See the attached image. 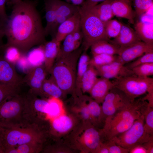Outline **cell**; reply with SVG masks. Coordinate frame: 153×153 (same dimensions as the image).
I'll use <instances>...</instances> for the list:
<instances>
[{
	"mask_svg": "<svg viewBox=\"0 0 153 153\" xmlns=\"http://www.w3.org/2000/svg\"><path fill=\"white\" fill-rule=\"evenodd\" d=\"M8 1V0H0V29H2L8 18L5 7Z\"/></svg>",
	"mask_w": 153,
	"mask_h": 153,
	"instance_id": "f6af8a7d",
	"label": "cell"
},
{
	"mask_svg": "<svg viewBox=\"0 0 153 153\" xmlns=\"http://www.w3.org/2000/svg\"><path fill=\"white\" fill-rule=\"evenodd\" d=\"M2 46H0V49H1Z\"/></svg>",
	"mask_w": 153,
	"mask_h": 153,
	"instance_id": "11a10c76",
	"label": "cell"
},
{
	"mask_svg": "<svg viewBox=\"0 0 153 153\" xmlns=\"http://www.w3.org/2000/svg\"><path fill=\"white\" fill-rule=\"evenodd\" d=\"M44 145L36 143L24 144L8 150L6 153H37L42 151Z\"/></svg>",
	"mask_w": 153,
	"mask_h": 153,
	"instance_id": "d6a6232c",
	"label": "cell"
},
{
	"mask_svg": "<svg viewBox=\"0 0 153 153\" xmlns=\"http://www.w3.org/2000/svg\"><path fill=\"white\" fill-rule=\"evenodd\" d=\"M14 64L7 60L3 54L0 55V84L21 86L23 78L17 72Z\"/></svg>",
	"mask_w": 153,
	"mask_h": 153,
	"instance_id": "5bb4252c",
	"label": "cell"
},
{
	"mask_svg": "<svg viewBox=\"0 0 153 153\" xmlns=\"http://www.w3.org/2000/svg\"><path fill=\"white\" fill-rule=\"evenodd\" d=\"M20 87L0 84V105L7 100L20 94Z\"/></svg>",
	"mask_w": 153,
	"mask_h": 153,
	"instance_id": "d590c367",
	"label": "cell"
},
{
	"mask_svg": "<svg viewBox=\"0 0 153 153\" xmlns=\"http://www.w3.org/2000/svg\"><path fill=\"white\" fill-rule=\"evenodd\" d=\"M114 87L123 92L131 101L153 88V78L135 75L114 79Z\"/></svg>",
	"mask_w": 153,
	"mask_h": 153,
	"instance_id": "ba28073f",
	"label": "cell"
},
{
	"mask_svg": "<svg viewBox=\"0 0 153 153\" xmlns=\"http://www.w3.org/2000/svg\"><path fill=\"white\" fill-rule=\"evenodd\" d=\"M45 10L46 24L44 30L46 36L50 35L56 17V9L52 0H45Z\"/></svg>",
	"mask_w": 153,
	"mask_h": 153,
	"instance_id": "1f68e13d",
	"label": "cell"
},
{
	"mask_svg": "<svg viewBox=\"0 0 153 153\" xmlns=\"http://www.w3.org/2000/svg\"><path fill=\"white\" fill-rule=\"evenodd\" d=\"M118 61V55L101 54L93 56L89 64L95 68Z\"/></svg>",
	"mask_w": 153,
	"mask_h": 153,
	"instance_id": "8d00e7d4",
	"label": "cell"
},
{
	"mask_svg": "<svg viewBox=\"0 0 153 153\" xmlns=\"http://www.w3.org/2000/svg\"><path fill=\"white\" fill-rule=\"evenodd\" d=\"M22 0H9L8 1V2L7 3H8V4L11 5H14L16 3H17L20 1H21Z\"/></svg>",
	"mask_w": 153,
	"mask_h": 153,
	"instance_id": "db71d44e",
	"label": "cell"
},
{
	"mask_svg": "<svg viewBox=\"0 0 153 153\" xmlns=\"http://www.w3.org/2000/svg\"><path fill=\"white\" fill-rule=\"evenodd\" d=\"M131 0L132 1L133 0Z\"/></svg>",
	"mask_w": 153,
	"mask_h": 153,
	"instance_id": "9f6ffc18",
	"label": "cell"
},
{
	"mask_svg": "<svg viewBox=\"0 0 153 153\" xmlns=\"http://www.w3.org/2000/svg\"><path fill=\"white\" fill-rule=\"evenodd\" d=\"M153 50V45L140 41L129 46L120 48L117 54L118 61L125 65Z\"/></svg>",
	"mask_w": 153,
	"mask_h": 153,
	"instance_id": "4fadbf2b",
	"label": "cell"
},
{
	"mask_svg": "<svg viewBox=\"0 0 153 153\" xmlns=\"http://www.w3.org/2000/svg\"><path fill=\"white\" fill-rule=\"evenodd\" d=\"M0 50L2 51L4 57L6 60L14 65L23 55L18 49L13 46L3 48L2 46Z\"/></svg>",
	"mask_w": 153,
	"mask_h": 153,
	"instance_id": "f35d334b",
	"label": "cell"
},
{
	"mask_svg": "<svg viewBox=\"0 0 153 153\" xmlns=\"http://www.w3.org/2000/svg\"><path fill=\"white\" fill-rule=\"evenodd\" d=\"M146 93V95L142 98L147 102L150 106L153 107V88H150Z\"/></svg>",
	"mask_w": 153,
	"mask_h": 153,
	"instance_id": "bcb514c9",
	"label": "cell"
},
{
	"mask_svg": "<svg viewBox=\"0 0 153 153\" xmlns=\"http://www.w3.org/2000/svg\"><path fill=\"white\" fill-rule=\"evenodd\" d=\"M37 1H22L14 5L2 29L7 39L3 48L13 46L26 55L33 47L47 41Z\"/></svg>",
	"mask_w": 153,
	"mask_h": 153,
	"instance_id": "6da1fadb",
	"label": "cell"
},
{
	"mask_svg": "<svg viewBox=\"0 0 153 153\" xmlns=\"http://www.w3.org/2000/svg\"><path fill=\"white\" fill-rule=\"evenodd\" d=\"M83 36L80 28L67 35L60 45L56 59L65 57L79 48L81 46Z\"/></svg>",
	"mask_w": 153,
	"mask_h": 153,
	"instance_id": "2e32d148",
	"label": "cell"
},
{
	"mask_svg": "<svg viewBox=\"0 0 153 153\" xmlns=\"http://www.w3.org/2000/svg\"><path fill=\"white\" fill-rule=\"evenodd\" d=\"M80 28L83 36L81 45L84 50L87 51L95 42L100 40L109 41L104 23L93 10L91 7H80Z\"/></svg>",
	"mask_w": 153,
	"mask_h": 153,
	"instance_id": "8992f818",
	"label": "cell"
},
{
	"mask_svg": "<svg viewBox=\"0 0 153 153\" xmlns=\"http://www.w3.org/2000/svg\"><path fill=\"white\" fill-rule=\"evenodd\" d=\"M145 101L136 99L112 117L106 120L100 129L102 139L109 140L125 131L142 115L141 110Z\"/></svg>",
	"mask_w": 153,
	"mask_h": 153,
	"instance_id": "3957f363",
	"label": "cell"
},
{
	"mask_svg": "<svg viewBox=\"0 0 153 153\" xmlns=\"http://www.w3.org/2000/svg\"><path fill=\"white\" fill-rule=\"evenodd\" d=\"M83 50L81 45L67 56L56 59L49 72L50 77L66 95L74 92L78 62Z\"/></svg>",
	"mask_w": 153,
	"mask_h": 153,
	"instance_id": "277c9868",
	"label": "cell"
},
{
	"mask_svg": "<svg viewBox=\"0 0 153 153\" xmlns=\"http://www.w3.org/2000/svg\"><path fill=\"white\" fill-rule=\"evenodd\" d=\"M5 36L3 30L0 29V46H2L4 44L3 41V37Z\"/></svg>",
	"mask_w": 153,
	"mask_h": 153,
	"instance_id": "f5cc1de1",
	"label": "cell"
},
{
	"mask_svg": "<svg viewBox=\"0 0 153 153\" xmlns=\"http://www.w3.org/2000/svg\"><path fill=\"white\" fill-rule=\"evenodd\" d=\"M131 102L123 92L114 87L101 103V107L105 121L112 117Z\"/></svg>",
	"mask_w": 153,
	"mask_h": 153,
	"instance_id": "8fae6325",
	"label": "cell"
},
{
	"mask_svg": "<svg viewBox=\"0 0 153 153\" xmlns=\"http://www.w3.org/2000/svg\"><path fill=\"white\" fill-rule=\"evenodd\" d=\"M87 105L90 113L91 123L97 127L102 123H104L105 118L103 114L101 106L90 97L88 96Z\"/></svg>",
	"mask_w": 153,
	"mask_h": 153,
	"instance_id": "484cf974",
	"label": "cell"
},
{
	"mask_svg": "<svg viewBox=\"0 0 153 153\" xmlns=\"http://www.w3.org/2000/svg\"><path fill=\"white\" fill-rule=\"evenodd\" d=\"M98 76L96 69L89 64L82 80L81 89L82 93L89 92L98 79Z\"/></svg>",
	"mask_w": 153,
	"mask_h": 153,
	"instance_id": "4dcf8cb0",
	"label": "cell"
},
{
	"mask_svg": "<svg viewBox=\"0 0 153 153\" xmlns=\"http://www.w3.org/2000/svg\"><path fill=\"white\" fill-rule=\"evenodd\" d=\"M67 3H71L72 4L79 6H81L84 3L85 0H65Z\"/></svg>",
	"mask_w": 153,
	"mask_h": 153,
	"instance_id": "816d5d0a",
	"label": "cell"
},
{
	"mask_svg": "<svg viewBox=\"0 0 153 153\" xmlns=\"http://www.w3.org/2000/svg\"><path fill=\"white\" fill-rule=\"evenodd\" d=\"M95 153H109V150L105 142L102 141L96 149Z\"/></svg>",
	"mask_w": 153,
	"mask_h": 153,
	"instance_id": "c3c4849f",
	"label": "cell"
},
{
	"mask_svg": "<svg viewBox=\"0 0 153 153\" xmlns=\"http://www.w3.org/2000/svg\"><path fill=\"white\" fill-rule=\"evenodd\" d=\"M106 0H85L82 5L89 7H93L97 4L99 2Z\"/></svg>",
	"mask_w": 153,
	"mask_h": 153,
	"instance_id": "f907efd6",
	"label": "cell"
},
{
	"mask_svg": "<svg viewBox=\"0 0 153 153\" xmlns=\"http://www.w3.org/2000/svg\"><path fill=\"white\" fill-rule=\"evenodd\" d=\"M61 42L54 38L43 45L44 56V65L48 74L58 56Z\"/></svg>",
	"mask_w": 153,
	"mask_h": 153,
	"instance_id": "7402d4cb",
	"label": "cell"
},
{
	"mask_svg": "<svg viewBox=\"0 0 153 153\" xmlns=\"http://www.w3.org/2000/svg\"><path fill=\"white\" fill-rule=\"evenodd\" d=\"M56 9L55 23L60 25L79 11L80 6L61 0H52Z\"/></svg>",
	"mask_w": 153,
	"mask_h": 153,
	"instance_id": "d6986e66",
	"label": "cell"
},
{
	"mask_svg": "<svg viewBox=\"0 0 153 153\" xmlns=\"http://www.w3.org/2000/svg\"><path fill=\"white\" fill-rule=\"evenodd\" d=\"M134 29L141 41L147 44L153 45L152 23L142 21H138L135 24Z\"/></svg>",
	"mask_w": 153,
	"mask_h": 153,
	"instance_id": "83f0119b",
	"label": "cell"
},
{
	"mask_svg": "<svg viewBox=\"0 0 153 153\" xmlns=\"http://www.w3.org/2000/svg\"><path fill=\"white\" fill-rule=\"evenodd\" d=\"M90 48L93 56L101 54L117 55L120 49V48L109 41L104 40L95 42Z\"/></svg>",
	"mask_w": 153,
	"mask_h": 153,
	"instance_id": "4316f807",
	"label": "cell"
},
{
	"mask_svg": "<svg viewBox=\"0 0 153 153\" xmlns=\"http://www.w3.org/2000/svg\"><path fill=\"white\" fill-rule=\"evenodd\" d=\"M141 113L144 117L145 131L153 136V107L150 106L146 101L142 108Z\"/></svg>",
	"mask_w": 153,
	"mask_h": 153,
	"instance_id": "836d02e7",
	"label": "cell"
},
{
	"mask_svg": "<svg viewBox=\"0 0 153 153\" xmlns=\"http://www.w3.org/2000/svg\"><path fill=\"white\" fill-rule=\"evenodd\" d=\"M42 98L48 99L53 97L60 99H64L66 95L50 77L44 81L42 87Z\"/></svg>",
	"mask_w": 153,
	"mask_h": 153,
	"instance_id": "d4e9b609",
	"label": "cell"
},
{
	"mask_svg": "<svg viewBox=\"0 0 153 153\" xmlns=\"http://www.w3.org/2000/svg\"><path fill=\"white\" fill-rule=\"evenodd\" d=\"M86 52L83 51L78 61L75 88L72 94L74 97H79L83 95L81 89L82 80L89 65L90 59Z\"/></svg>",
	"mask_w": 153,
	"mask_h": 153,
	"instance_id": "603a6c76",
	"label": "cell"
},
{
	"mask_svg": "<svg viewBox=\"0 0 153 153\" xmlns=\"http://www.w3.org/2000/svg\"><path fill=\"white\" fill-rule=\"evenodd\" d=\"M95 68L99 76L109 79L134 75L131 69L118 61Z\"/></svg>",
	"mask_w": 153,
	"mask_h": 153,
	"instance_id": "9a60e30c",
	"label": "cell"
},
{
	"mask_svg": "<svg viewBox=\"0 0 153 153\" xmlns=\"http://www.w3.org/2000/svg\"><path fill=\"white\" fill-rule=\"evenodd\" d=\"M49 136L48 129L44 128L41 123L0 127V153H6L11 148L27 143L44 145Z\"/></svg>",
	"mask_w": 153,
	"mask_h": 153,
	"instance_id": "7a4b0ae2",
	"label": "cell"
},
{
	"mask_svg": "<svg viewBox=\"0 0 153 153\" xmlns=\"http://www.w3.org/2000/svg\"><path fill=\"white\" fill-rule=\"evenodd\" d=\"M144 124V117L142 114L129 129L111 139L116 144L129 149L142 144L153 137L145 131Z\"/></svg>",
	"mask_w": 153,
	"mask_h": 153,
	"instance_id": "9c48e42d",
	"label": "cell"
},
{
	"mask_svg": "<svg viewBox=\"0 0 153 153\" xmlns=\"http://www.w3.org/2000/svg\"><path fill=\"white\" fill-rule=\"evenodd\" d=\"M43 45L39 46L37 47L30 50L26 55L27 61L32 66L34 60H35L34 66L44 64V56Z\"/></svg>",
	"mask_w": 153,
	"mask_h": 153,
	"instance_id": "e575fe53",
	"label": "cell"
},
{
	"mask_svg": "<svg viewBox=\"0 0 153 153\" xmlns=\"http://www.w3.org/2000/svg\"><path fill=\"white\" fill-rule=\"evenodd\" d=\"M80 121L73 114L65 112L50 120L48 129L50 136L58 141L69 134Z\"/></svg>",
	"mask_w": 153,
	"mask_h": 153,
	"instance_id": "30bf717a",
	"label": "cell"
},
{
	"mask_svg": "<svg viewBox=\"0 0 153 153\" xmlns=\"http://www.w3.org/2000/svg\"><path fill=\"white\" fill-rule=\"evenodd\" d=\"M133 74L137 76L146 77L153 75V63L142 64L132 68Z\"/></svg>",
	"mask_w": 153,
	"mask_h": 153,
	"instance_id": "ab89813d",
	"label": "cell"
},
{
	"mask_svg": "<svg viewBox=\"0 0 153 153\" xmlns=\"http://www.w3.org/2000/svg\"><path fill=\"white\" fill-rule=\"evenodd\" d=\"M47 99L48 103L46 114L47 120H52L65 112L62 100L53 97H50Z\"/></svg>",
	"mask_w": 153,
	"mask_h": 153,
	"instance_id": "f1b7e54d",
	"label": "cell"
},
{
	"mask_svg": "<svg viewBox=\"0 0 153 153\" xmlns=\"http://www.w3.org/2000/svg\"><path fill=\"white\" fill-rule=\"evenodd\" d=\"M112 0H106L91 7L93 10L104 24L114 16L111 8Z\"/></svg>",
	"mask_w": 153,
	"mask_h": 153,
	"instance_id": "f546056e",
	"label": "cell"
},
{
	"mask_svg": "<svg viewBox=\"0 0 153 153\" xmlns=\"http://www.w3.org/2000/svg\"><path fill=\"white\" fill-rule=\"evenodd\" d=\"M130 0H112L111 8L114 16L125 18L131 24H134L135 12Z\"/></svg>",
	"mask_w": 153,
	"mask_h": 153,
	"instance_id": "44dd1931",
	"label": "cell"
},
{
	"mask_svg": "<svg viewBox=\"0 0 153 153\" xmlns=\"http://www.w3.org/2000/svg\"><path fill=\"white\" fill-rule=\"evenodd\" d=\"M80 28V16L79 11L59 26L55 38L57 41L61 42L67 35Z\"/></svg>",
	"mask_w": 153,
	"mask_h": 153,
	"instance_id": "ffe728a7",
	"label": "cell"
},
{
	"mask_svg": "<svg viewBox=\"0 0 153 153\" xmlns=\"http://www.w3.org/2000/svg\"><path fill=\"white\" fill-rule=\"evenodd\" d=\"M104 142V141H103ZM106 143L109 153H128L130 149L116 144L111 139L104 142Z\"/></svg>",
	"mask_w": 153,
	"mask_h": 153,
	"instance_id": "ee69618b",
	"label": "cell"
},
{
	"mask_svg": "<svg viewBox=\"0 0 153 153\" xmlns=\"http://www.w3.org/2000/svg\"><path fill=\"white\" fill-rule=\"evenodd\" d=\"M88 96L82 95L74 97V105L71 107V113L76 116L80 122L91 123L90 116L87 105Z\"/></svg>",
	"mask_w": 153,
	"mask_h": 153,
	"instance_id": "cb8c5ba5",
	"label": "cell"
},
{
	"mask_svg": "<svg viewBox=\"0 0 153 153\" xmlns=\"http://www.w3.org/2000/svg\"><path fill=\"white\" fill-rule=\"evenodd\" d=\"M48 74L44 64L31 67L23 78L24 83L29 87L31 92L42 98V86Z\"/></svg>",
	"mask_w": 153,
	"mask_h": 153,
	"instance_id": "7c38bea8",
	"label": "cell"
},
{
	"mask_svg": "<svg viewBox=\"0 0 153 153\" xmlns=\"http://www.w3.org/2000/svg\"><path fill=\"white\" fill-rule=\"evenodd\" d=\"M135 7V16L139 18L147 12L153 5V0H133Z\"/></svg>",
	"mask_w": 153,
	"mask_h": 153,
	"instance_id": "60d3db41",
	"label": "cell"
},
{
	"mask_svg": "<svg viewBox=\"0 0 153 153\" xmlns=\"http://www.w3.org/2000/svg\"><path fill=\"white\" fill-rule=\"evenodd\" d=\"M141 41L135 30L129 25L122 23V26L118 35L109 42L119 48L131 45Z\"/></svg>",
	"mask_w": 153,
	"mask_h": 153,
	"instance_id": "e0dca14e",
	"label": "cell"
},
{
	"mask_svg": "<svg viewBox=\"0 0 153 153\" xmlns=\"http://www.w3.org/2000/svg\"><path fill=\"white\" fill-rule=\"evenodd\" d=\"M50 145L44 147V152L53 153H72L75 152L63 142Z\"/></svg>",
	"mask_w": 153,
	"mask_h": 153,
	"instance_id": "b9f144b4",
	"label": "cell"
},
{
	"mask_svg": "<svg viewBox=\"0 0 153 153\" xmlns=\"http://www.w3.org/2000/svg\"><path fill=\"white\" fill-rule=\"evenodd\" d=\"M126 65L131 69L138 65L148 63H153V50L146 52Z\"/></svg>",
	"mask_w": 153,
	"mask_h": 153,
	"instance_id": "7bdbcfd3",
	"label": "cell"
},
{
	"mask_svg": "<svg viewBox=\"0 0 153 153\" xmlns=\"http://www.w3.org/2000/svg\"><path fill=\"white\" fill-rule=\"evenodd\" d=\"M64 143L74 150L95 153L102 141L100 129L89 122H80L65 137Z\"/></svg>",
	"mask_w": 153,
	"mask_h": 153,
	"instance_id": "5b68a950",
	"label": "cell"
},
{
	"mask_svg": "<svg viewBox=\"0 0 153 153\" xmlns=\"http://www.w3.org/2000/svg\"><path fill=\"white\" fill-rule=\"evenodd\" d=\"M105 31L108 37L114 38L119 34L121 30L122 22L116 20H111L104 24Z\"/></svg>",
	"mask_w": 153,
	"mask_h": 153,
	"instance_id": "74e56055",
	"label": "cell"
},
{
	"mask_svg": "<svg viewBox=\"0 0 153 153\" xmlns=\"http://www.w3.org/2000/svg\"><path fill=\"white\" fill-rule=\"evenodd\" d=\"M129 153H148L147 150L142 144L135 146L131 148Z\"/></svg>",
	"mask_w": 153,
	"mask_h": 153,
	"instance_id": "7dc6e473",
	"label": "cell"
},
{
	"mask_svg": "<svg viewBox=\"0 0 153 153\" xmlns=\"http://www.w3.org/2000/svg\"><path fill=\"white\" fill-rule=\"evenodd\" d=\"M142 145L147 150L148 153H153V137Z\"/></svg>",
	"mask_w": 153,
	"mask_h": 153,
	"instance_id": "681fc988",
	"label": "cell"
},
{
	"mask_svg": "<svg viewBox=\"0 0 153 153\" xmlns=\"http://www.w3.org/2000/svg\"><path fill=\"white\" fill-rule=\"evenodd\" d=\"M114 87L113 82L110 79L101 77L98 78L89 93L92 98L100 104Z\"/></svg>",
	"mask_w": 153,
	"mask_h": 153,
	"instance_id": "ac0fdd59",
	"label": "cell"
},
{
	"mask_svg": "<svg viewBox=\"0 0 153 153\" xmlns=\"http://www.w3.org/2000/svg\"><path fill=\"white\" fill-rule=\"evenodd\" d=\"M31 123L25 95L14 96L0 105V127Z\"/></svg>",
	"mask_w": 153,
	"mask_h": 153,
	"instance_id": "52a82bcc",
	"label": "cell"
}]
</instances>
